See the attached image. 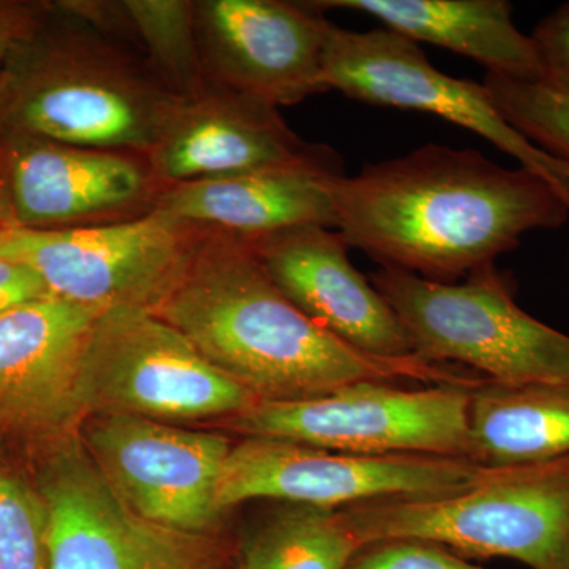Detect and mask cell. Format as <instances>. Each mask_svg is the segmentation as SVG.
<instances>
[{
	"label": "cell",
	"mask_w": 569,
	"mask_h": 569,
	"mask_svg": "<svg viewBox=\"0 0 569 569\" xmlns=\"http://www.w3.org/2000/svg\"><path fill=\"white\" fill-rule=\"evenodd\" d=\"M206 77L279 110L328 92L323 58L332 22L312 2L193 0Z\"/></svg>",
	"instance_id": "obj_14"
},
{
	"label": "cell",
	"mask_w": 569,
	"mask_h": 569,
	"mask_svg": "<svg viewBox=\"0 0 569 569\" xmlns=\"http://www.w3.org/2000/svg\"><path fill=\"white\" fill-rule=\"evenodd\" d=\"M486 91L498 112L541 151L569 164V97L538 82L486 74Z\"/></svg>",
	"instance_id": "obj_23"
},
{
	"label": "cell",
	"mask_w": 569,
	"mask_h": 569,
	"mask_svg": "<svg viewBox=\"0 0 569 569\" xmlns=\"http://www.w3.org/2000/svg\"><path fill=\"white\" fill-rule=\"evenodd\" d=\"M361 548L339 509L290 505L247 539L239 569H347Z\"/></svg>",
	"instance_id": "obj_22"
},
{
	"label": "cell",
	"mask_w": 569,
	"mask_h": 569,
	"mask_svg": "<svg viewBox=\"0 0 569 569\" xmlns=\"http://www.w3.org/2000/svg\"><path fill=\"white\" fill-rule=\"evenodd\" d=\"M92 462L134 515L206 533L219 518L216 489L231 441L152 419L96 415L78 429Z\"/></svg>",
	"instance_id": "obj_13"
},
{
	"label": "cell",
	"mask_w": 569,
	"mask_h": 569,
	"mask_svg": "<svg viewBox=\"0 0 569 569\" xmlns=\"http://www.w3.org/2000/svg\"><path fill=\"white\" fill-rule=\"evenodd\" d=\"M0 569H50L47 505L9 468H0Z\"/></svg>",
	"instance_id": "obj_24"
},
{
	"label": "cell",
	"mask_w": 569,
	"mask_h": 569,
	"mask_svg": "<svg viewBox=\"0 0 569 569\" xmlns=\"http://www.w3.org/2000/svg\"><path fill=\"white\" fill-rule=\"evenodd\" d=\"M74 10L141 52L179 99L203 92L206 77L193 0H69Z\"/></svg>",
	"instance_id": "obj_21"
},
{
	"label": "cell",
	"mask_w": 569,
	"mask_h": 569,
	"mask_svg": "<svg viewBox=\"0 0 569 569\" xmlns=\"http://www.w3.org/2000/svg\"><path fill=\"white\" fill-rule=\"evenodd\" d=\"M7 224L0 220V239H2L3 231H6Z\"/></svg>",
	"instance_id": "obj_29"
},
{
	"label": "cell",
	"mask_w": 569,
	"mask_h": 569,
	"mask_svg": "<svg viewBox=\"0 0 569 569\" xmlns=\"http://www.w3.org/2000/svg\"><path fill=\"white\" fill-rule=\"evenodd\" d=\"M470 388L406 389L388 381H361L310 399L258 400L227 425L246 437L347 455L468 460Z\"/></svg>",
	"instance_id": "obj_7"
},
{
	"label": "cell",
	"mask_w": 569,
	"mask_h": 569,
	"mask_svg": "<svg viewBox=\"0 0 569 569\" xmlns=\"http://www.w3.org/2000/svg\"><path fill=\"white\" fill-rule=\"evenodd\" d=\"M162 192L141 153L0 137V220L7 227L122 222L153 211Z\"/></svg>",
	"instance_id": "obj_12"
},
{
	"label": "cell",
	"mask_w": 569,
	"mask_h": 569,
	"mask_svg": "<svg viewBox=\"0 0 569 569\" xmlns=\"http://www.w3.org/2000/svg\"><path fill=\"white\" fill-rule=\"evenodd\" d=\"M37 489L48 511L50 569H239L206 533L157 526L116 496L80 436L41 449Z\"/></svg>",
	"instance_id": "obj_9"
},
{
	"label": "cell",
	"mask_w": 569,
	"mask_h": 569,
	"mask_svg": "<svg viewBox=\"0 0 569 569\" xmlns=\"http://www.w3.org/2000/svg\"><path fill=\"white\" fill-rule=\"evenodd\" d=\"M52 298L33 269L0 254V317L40 299Z\"/></svg>",
	"instance_id": "obj_27"
},
{
	"label": "cell",
	"mask_w": 569,
	"mask_h": 569,
	"mask_svg": "<svg viewBox=\"0 0 569 569\" xmlns=\"http://www.w3.org/2000/svg\"><path fill=\"white\" fill-rule=\"evenodd\" d=\"M323 74L328 91L348 99L430 112L479 134L549 182L569 206V164L509 126L482 82L458 80L436 69L417 41L391 29L358 32L331 24Z\"/></svg>",
	"instance_id": "obj_11"
},
{
	"label": "cell",
	"mask_w": 569,
	"mask_h": 569,
	"mask_svg": "<svg viewBox=\"0 0 569 569\" xmlns=\"http://www.w3.org/2000/svg\"><path fill=\"white\" fill-rule=\"evenodd\" d=\"M569 456V381L470 388L468 460L490 468L530 466Z\"/></svg>",
	"instance_id": "obj_20"
},
{
	"label": "cell",
	"mask_w": 569,
	"mask_h": 569,
	"mask_svg": "<svg viewBox=\"0 0 569 569\" xmlns=\"http://www.w3.org/2000/svg\"><path fill=\"white\" fill-rule=\"evenodd\" d=\"M347 569H486L436 542L389 539L358 550Z\"/></svg>",
	"instance_id": "obj_25"
},
{
	"label": "cell",
	"mask_w": 569,
	"mask_h": 569,
	"mask_svg": "<svg viewBox=\"0 0 569 569\" xmlns=\"http://www.w3.org/2000/svg\"><path fill=\"white\" fill-rule=\"evenodd\" d=\"M321 10L361 11L407 39L447 48L488 73L541 82L533 40L520 32L507 0H313Z\"/></svg>",
	"instance_id": "obj_19"
},
{
	"label": "cell",
	"mask_w": 569,
	"mask_h": 569,
	"mask_svg": "<svg viewBox=\"0 0 569 569\" xmlns=\"http://www.w3.org/2000/svg\"><path fill=\"white\" fill-rule=\"evenodd\" d=\"M178 99L137 48L59 2L0 77V137L146 156Z\"/></svg>",
	"instance_id": "obj_3"
},
{
	"label": "cell",
	"mask_w": 569,
	"mask_h": 569,
	"mask_svg": "<svg viewBox=\"0 0 569 569\" xmlns=\"http://www.w3.org/2000/svg\"><path fill=\"white\" fill-rule=\"evenodd\" d=\"M343 173L335 151L316 162L170 187L153 211L200 233L254 239L288 228L336 230L335 187Z\"/></svg>",
	"instance_id": "obj_18"
},
{
	"label": "cell",
	"mask_w": 569,
	"mask_h": 569,
	"mask_svg": "<svg viewBox=\"0 0 569 569\" xmlns=\"http://www.w3.org/2000/svg\"><path fill=\"white\" fill-rule=\"evenodd\" d=\"M335 203L348 246L381 268L443 283L496 264L530 231L556 230L569 217L560 193L526 168L440 144L342 176Z\"/></svg>",
	"instance_id": "obj_1"
},
{
	"label": "cell",
	"mask_w": 569,
	"mask_h": 569,
	"mask_svg": "<svg viewBox=\"0 0 569 569\" xmlns=\"http://www.w3.org/2000/svg\"><path fill=\"white\" fill-rule=\"evenodd\" d=\"M339 512L362 548L419 539L462 557L569 569V456L490 468L477 485L451 496L385 498Z\"/></svg>",
	"instance_id": "obj_4"
},
{
	"label": "cell",
	"mask_w": 569,
	"mask_h": 569,
	"mask_svg": "<svg viewBox=\"0 0 569 569\" xmlns=\"http://www.w3.org/2000/svg\"><path fill=\"white\" fill-rule=\"evenodd\" d=\"M370 282L399 317L422 361L468 366L500 383L569 381V336L520 309L515 283L496 264L460 283L391 268H381Z\"/></svg>",
	"instance_id": "obj_5"
},
{
	"label": "cell",
	"mask_w": 569,
	"mask_h": 569,
	"mask_svg": "<svg viewBox=\"0 0 569 569\" xmlns=\"http://www.w3.org/2000/svg\"><path fill=\"white\" fill-rule=\"evenodd\" d=\"M200 231L151 211L67 230L7 227L0 254L33 269L52 298L97 312L156 313L182 282Z\"/></svg>",
	"instance_id": "obj_8"
},
{
	"label": "cell",
	"mask_w": 569,
	"mask_h": 569,
	"mask_svg": "<svg viewBox=\"0 0 569 569\" xmlns=\"http://www.w3.org/2000/svg\"><path fill=\"white\" fill-rule=\"evenodd\" d=\"M331 152L299 138L277 108L211 82L203 92L176 100L146 160L164 190L316 162Z\"/></svg>",
	"instance_id": "obj_16"
},
{
	"label": "cell",
	"mask_w": 569,
	"mask_h": 569,
	"mask_svg": "<svg viewBox=\"0 0 569 569\" xmlns=\"http://www.w3.org/2000/svg\"><path fill=\"white\" fill-rule=\"evenodd\" d=\"M43 6L40 3L0 0V77L6 70L11 52L31 31Z\"/></svg>",
	"instance_id": "obj_28"
},
{
	"label": "cell",
	"mask_w": 569,
	"mask_h": 569,
	"mask_svg": "<svg viewBox=\"0 0 569 569\" xmlns=\"http://www.w3.org/2000/svg\"><path fill=\"white\" fill-rule=\"evenodd\" d=\"M81 397L84 418L123 415L168 425L233 418L260 400L174 326L137 309L97 318L82 361Z\"/></svg>",
	"instance_id": "obj_6"
},
{
	"label": "cell",
	"mask_w": 569,
	"mask_h": 569,
	"mask_svg": "<svg viewBox=\"0 0 569 569\" xmlns=\"http://www.w3.org/2000/svg\"><path fill=\"white\" fill-rule=\"evenodd\" d=\"M249 241L282 293L337 339L377 358H418L387 299L351 264L339 231L306 224Z\"/></svg>",
	"instance_id": "obj_17"
},
{
	"label": "cell",
	"mask_w": 569,
	"mask_h": 569,
	"mask_svg": "<svg viewBox=\"0 0 569 569\" xmlns=\"http://www.w3.org/2000/svg\"><path fill=\"white\" fill-rule=\"evenodd\" d=\"M156 313L260 400L310 399L361 381H481L419 358H377L348 346L298 309L249 239L238 236L203 233L189 271Z\"/></svg>",
	"instance_id": "obj_2"
},
{
	"label": "cell",
	"mask_w": 569,
	"mask_h": 569,
	"mask_svg": "<svg viewBox=\"0 0 569 569\" xmlns=\"http://www.w3.org/2000/svg\"><path fill=\"white\" fill-rule=\"evenodd\" d=\"M530 37L541 66L538 84L569 97V2L539 22Z\"/></svg>",
	"instance_id": "obj_26"
},
{
	"label": "cell",
	"mask_w": 569,
	"mask_h": 569,
	"mask_svg": "<svg viewBox=\"0 0 569 569\" xmlns=\"http://www.w3.org/2000/svg\"><path fill=\"white\" fill-rule=\"evenodd\" d=\"M100 316L47 298L0 317V436L40 451L78 432L82 361Z\"/></svg>",
	"instance_id": "obj_15"
},
{
	"label": "cell",
	"mask_w": 569,
	"mask_h": 569,
	"mask_svg": "<svg viewBox=\"0 0 569 569\" xmlns=\"http://www.w3.org/2000/svg\"><path fill=\"white\" fill-rule=\"evenodd\" d=\"M490 467L438 456H356L246 437L233 445L216 489L219 515L244 501L342 509L385 498L443 497L471 488Z\"/></svg>",
	"instance_id": "obj_10"
}]
</instances>
